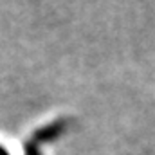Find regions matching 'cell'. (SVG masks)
I'll list each match as a JSON object with an SVG mask.
<instances>
[{
    "instance_id": "cell-1",
    "label": "cell",
    "mask_w": 155,
    "mask_h": 155,
    "mask_svg": "<svg viewBox=\"0 0 155 155\" xmlns=\"http://www.w3.org/2000/svg\"><path fill=\"white\" fill-rule=\"evenodd\" d=\"M67 124H69L67 119H56V121H52V123L38 128L33 134V141L36 144L38 143H51V141L58 139L60 135H63V132L67 130Z\"/></svg>"
},
{
    "instance_id": "cell-2",
    "label": "cell",
    "mask_w": 155,
    "mask_h": 155,
    "mask_svg": "<svg viewBox=\"0 0 155 155\" xmlns=\"http://www.w3.org/2000/svg\"><path fill=\"white\" fill-rule=\"evenodd\" d=\"M24 155H41L40 150H38V144H36L33 139L24 144Z\"/></svg>"
},
{
    "instance_id": "cell-3",
    "label": "cell",
    "mask_w": 155,
    "mask_h": 155,
    "mask_svg": "<svg viewBox=\"0 0 155 155\" xmlns=\"http://www.w3.org/2000/svg\"><path fill=\"white\" fill-rule=\"evenodd\" d=\"M0 155H9V152H7L4 146H0Z\"/></svg>"
}]
</instances>
